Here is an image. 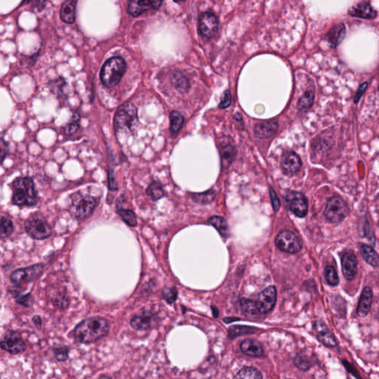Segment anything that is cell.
Segmentation results:
<instances>
[{
	"mask_svg": "<svg viewBox=\"0 0 379 379\" xmlns=\"http://www.w3.org/2000/svg\"><path fill=\"white\" fill-rule=\"evenodd\" d=\"M108 321L102 317H91L81 321L73 330V336L78 342L91 344L106 336L109 332Z\"/></svg>",
	"mask_w": 379,
	"mask_h": 379,
	"instance_id": "obj_1",
	"label": "cell"
},
{
	"mask_svg": "<svg viewBox=\"0 0 379 379\" xmlns=\"http://www.w3.org/2000/svg\"><path fill=\"white\" fill-rule=\"evenodd\" d=\"M11 188L12 202L14 205L32 207L37 204L39 198L32 178L17 177L13 182Z\"/></svg>",
	"mask_w": 379,
	"mask_h": 379,
	"instance_id": "obj_2",
	"label": "cell"
},
{
	"mask_svg": "<svg viewBox=\"0 0 379 379\" xmlns=\"http://www.w3.org/2000/svg\"><path fill=\"white\" fill-rule=\"evenodd\" d=\"M126 63L120 57H112L102 66L101 70V81L105 86L113 88L120 83L126 71Z\"/></svg>",
	"mask_w": 379,
	"mask_h": 379,
	"instance_id": "obj_3",
	"label": "cell"
},
{
	"mask_svg": "<svg viewBox=\"0 0 379 379\" xmlns=\"http://www.w3.org/2000/svg\"><path fill=\"white\" fill-rule=\"evenodd\" d=\"M97 205V201L90 195L75 193L72 196L70 213L79 221L89 218Z\"/></svg>",
	"mask_w": 379,
	"mask_h": 379,
	"instance_id": "obj_4",
	"label": "cell"
},
{
	"mask_svg": "<svg viewBox=\"0 0 379 379\" xmlns=\"http://www.w3.org/2000/svg\"><path fill=\"white\" fill-rule=\"evenodd\" d=\"M137 121V108L133 104L126 102L117 110L114 126L117 131L131 130Z\"/></svg>",
	"mask_w": 379,
	"mask_h": 379,
	"instance_id": "obj_5",
	"label": "cell"
},
{
	"mask_svg": "<svg viewBox=\"0 0 379 379\" xmlns=\"http://www.w3.org/2000/svg\"><path fill=\"white\" fill-rule=\"evenodd\" d=\"M25 227L29 236L36 240L48 239L52 233L46 220L40 214H33L26 220Z\"/></svg>",
	"mask_w": 379,
	"mask_h": 379,
	"instance_id": "obj_6",
	"label": "cell"
},
{
	"mask_svg": "<svg viewBox=\"0 0 379 379\" xmlns=\"http://www.w3.org/2000/svg\"><path fill=\"white\" fill-rule=\"evenodd\" d=\"M324 214L329 221L336 224L343 221L347 217L349 208L340 196H332L327 200Z\"/></svg>",
	"mask_w": 379,
	"mask_h": 379,
	"instance_id": "obj_7",
	"label": "cell"
},
{
	"mask_svg": "<svg viewBox=\"0 0 379 379\" xmlns=\"http://www.w3.org/2000/svg\"><path fill=\"white\" fill-rule=\"evenodd\" d=\"M286 207L299 218L306 217L308 212V202L306 196L300 192H287L284 196Z\"/></svg>",
	"mask_w": 379,
	"mask_h": 379,
	"instance_id": "obj_8",
	"label": "cell"
},
{
	"mask_svg": "<svg viewBox=\"0 0 379 379\" xmlns=\"http://www.w3.org/2000/svg\"><path fill=\"white\" fill-rule=\"evenodd\" d=\"M43 270L44 264L39 263L25 268L17 269L13 272L10 279L14 284H26L39 278L43 273Z\"/></svg>",
	"mask_w": 379,
	"mask_h": 379,
	"instance_id": "obj_9",
	"label": "cell"
},
{
	"mask_svg": "<svg viewBox=\"0 0 379 379\" xmlns=\"http://www.w3.org/2000/svg\"><path fill=\"white\" fill-rule=\"evenodd\" d=\"M276 245L280 251L288 253H296L302 250V241L299 237L289 230H284L279 233L276 238Z\"/></svg>",
	"mask_w": 379,
	"mask_h": 379,
	"instance_id": "obj_10",
	"label": "cell"
},
{
	"mask_svg": "<svg viewBox=\"0 0 379 379\" xmlns=\"http://www.w3.org/2000/svg\"><path fill=\"white\" fill-rule=\"evenodd\" d=\"M0 347L11 355H17L24 352L27 346L18 332L11 330L0 341Z\"/></svg>",
	"mask_w": 379,
	"mask_h": 379,
	"instance_id": "obj_11",
	"label": "cell"
},
{
	"mask_svg": "<svg viewBox=\"0 0 379 379\" xmlns=\"http://www.w3.org/2000/svg\"><path fill=\"white\" fill-rule=\"evenodd\" d=\"M219 20L215 14L205 12L201 14L199 19V33L204 37H214L218 32Z\"/></svg>",
	"mask_w": 379,
	"mask_h": 379,
	"instance_id": "obj_12",
	"label": "cell"
},
{
	"mask_svg": "<svg viewBox=\"0 0 379 379\" xmlns=\"http://www.w3.org/2000/svg\"><path fill=\"white\" fill-rule=\"evenodd\" d=\"M276 299H277V293H276V287L273 286L267 287L260 293L258 294V299L255 301V305L260 314L262 315L271 311L276 305Z\"/></svg>",
	"mask_w": 379,
	"mask_h": 379,
	"instance_id": "obj_13",
	"label": "cell"
},
{
	"mask_svg": "<svg viewBox=\"0 0 379 379\" xmlns=\"http://www.w3.org/2000/svg\"><path fill=\"white\" fill-rule=\"evenodd\" d=\"M162 3V0H130L127 11L132 17H138L148 11L157 10Z\"/></svg>",
	"mask_w": 379,
	"mask_h": 379,
	"instance_id": "obj_14",
	"label": "cell"
},
{
	"mask_svg": "<svg viewBox=\"0 0 379 379\" xmlns=\"http://www.w3.org/2000/svg\"><path fill=\"white\" fill-rule=\"evenodd\" d=\"M302 162L300 157L293 151H287L284 153L282 156V171L287 176H294L300 171Z\"/></svg>",
	"mask_w": 379,
	"mask_h": 379,
	"instance_id": "obj_15",
	"label": "cell"
},
{
	"mask_svg": "<svg viewBox=\"0 0 379 379\" xmlns=\"http://www.w3.org/2000/svg\"><path fill=\"white\" fill-rule=\"evenodd\" d=\"M157 324V316L151 311H144L142 314H136L132 318L130 325L136 330H149L155 327Z\"/></svg>",
	"mask_w": 379,
	"mask_h": 379,
	"instance_id": "obj_16",
	"label": "cell"
},
{
	"mask_svg": "<svg viewBox=\"0 0 379 379\" xmlns=\"http://www.w3.org/2000/svg\"><path fill=\"white\" fill-rule=\"evenodd\" d=\"M348 14L352 17L361 19H368V20L376 18V16H377V12H376V10L371 6L368 2H366V1L360 2L356 5H354L350 9H349Z\"/></svg>",
	"mask_w": 379,
	"mask_h": 379,
	"instance_id": "obj_17",
	"label": "cell"
},
{
	"mask_svg": "<svg viewBox=\"0 0 379 379\" xmlns=\"http://www.w3.org/2000/svg\"><path fill=\"white\" fill-rule=\"evenodd\" d=\"M314 330H315L316 336L323 345L330 347H333L337 345L336 339L330 333L328 327L322 321H316L314 324Z\"/></svg>",
	"mask_w": 379,
	"mask_h": 379,
	"instance_id": "obj_18",
	"label": "cell"
},
{
	"mask_svg": "<svg viewBox=\"0 0 379 379\" xmlns=\"http://www.w3.org/2000/svg\"><path fill=\"white\" fill-rule=\"evenodd\" d=\"M342 266L345 279L351 280L355 277L357 273V260L353 253L346 252L344 253L342 258Z\"/></svg>",
	"mask_w": 379,
	"mask_h": 379,
	"instance_id": "obj_19",
	"label": "cell"
},
{
	"mask_svg": "<svg viewBox=\"0 0 379 379\" xmlns=\"http://www.w3.org/2000/svg\"><path fill=\"white\" fill-rule=\"evenodd\" d=\"M279 125L277 122L270 121L261 122L255 125L254 127V133L258 139H267L273 136L277 131Z\"/></svg>",
	"mask_w": 379,
	"mask_h": 379,
	"instance_id": "obj_20",
	"label": "cell"
},
{
	"mask_svg": "<svg viewBox=\"0 0 379 379\" xmlns=\"http://www.w3.org/2000/svg\"><path fill=\"white\" fill-rule=\"evenodd\" d=\"M346 36V27L343 23L336 25L326 35V39L331 48H336Z\"/></svg>",
	"mask_w": 379,
	"mask_h": 379,
	"instance_id": "obj_21",
	"label": "cell"
},
{
	"mask_svg": "<svg viewBox=\"0 0 379 379\" xmlns=\"http://www.w3.org/2000/svg\"><path fill=\"white\" fill-rule=\"evenodd\" d=\"M373 301V293L370 287H366L363 290L360 298L359 303L357 309V314L359 316L364 317L370 312Z\"/></svg>",
	"mask_w": 379,
	"mask_h": 379,
	"instance_id": "obj_22",
	"label": "cell"
},
{
	"mask_svg": "<svg viewBox=\"0 0 379 379\" xmlns=\"http://www.w3.org/2000/svg\"><path fill=\"white\" fill-rule=\"evenodd\" d=\"M76 2L77 0H65L62 5L60 17L63 21L67 24L74 23Z\"/></svg>",
	"mask_w": 379,
	"mask_h": 379,
	"instance_id": "obj_23",
	"label": "cell"
},
{
	"mask_svg": "<svg viewBox=\"0 0 379 379\" xmlns=\"http://www.w3.org/2000/svg\"><path fill=\"white\" fill-rule=\"evenodd\" d=\"M241 349L247 355L261 356L264 353V349L261 344L253 339H246L241 344Z\"/></svg>",
	"mask_w": 379,
	"mask_h": 379,
	"instance_id": "obj_24",
	"label": "cell"
},
{
	"mask_svg": "<svg viewBox=\"0 0 379 379\" xmlns=\"http://www.w3.org/2000/svg\"><path fill=\"white\" fill-rule=\"evenodd\" d=\"M221 161H222V165L224 168H227L233 162L235 157H236V149L233 145L230 143L225 144L221 145Z\"/></svg>",
	"mask_w": 379,
	"mask_h": 379,
	"instance_id": "obj_25",
	"label": "cell"
},
{
	"mask_svg": "<svg viewBox=\"0 0 379 379\" xmlns=\"http://www.w3.org/2000/svg\"><path fill=\"white\" fill-rule=\"evenodd\" d=\"M208 222L218 230L221 236L224 238L228 237L230 235V230L225 219L219 216H214L208 220Z\"/></svg>",
	"mask_w": 379,
	"mask_h": 379,
	"instance_id": "obj_26",
	"label": "cell"
},
{
	"mask_svg": "<svg viewBox=\"0 0 379 379\" xmlns=\"http://www.w3.org/2000/svg\"><path fill=\"white\" fill-rule=\"evenodd\" d=\"M171 83L178 91L182 94L188 92L190 88L189 81L180 72H175L172 75Z\"/></svg>",
	"mask_w": 379,
	"mask_h": 379,
	"instance_id": "obj_27",
	"label": "cell"
},
{
	"mask_svg": "<svg viewBox=\"0 0 379 379\" xmlns=\"http://www.w3.org/2000/svg\"><path fill=\"white\" fill-rule=\"evenodd\" d=\"M361 252L366 262L374 267H377L379 266V255L373 248L363 244L361 245Z\"/></svg>",
	"mask_w": 379,
	"mask_h": 379,
	"instance_id": "obj_28",
	"label": "cell"
},
{
	"mask_svg": "<svg viewBox=\"0 0 379 379\" xmlns=\"http://www.w3.org/2000/svg\"><path fill=\"white\" fill-rule=\"evenodd\" d=\"M241 307L243 314L250 318H257L261 315L257 308L255 301L244 299L241 302Z\"/></svg>",
	"mask_w": 379,
	"mask_h": 379,
	"instance_id": "obj_29",
	"label": "cell"
},
{
	"mask_svg": "<svg viewBox=\"0 0 379 379\" xmlns=\"http://www.w3.org/2000/svg\"><path fill=\"white\" fill-rule=\"evenodd\" d=\"M14 230L13 221L6 217H0V239L9 237Z\"/></svg>",
	"mask_w": 379,
	"mask_h": 379,
	"instance_id": "obj_30",
	"label": "cell"
},
{
	"mask_svg": "<svg viewBox=\"0 0 379 379\" xmlns=\"http://www.w3.org/2000/svg\"><path fill=\"white\" fill-rule=\"evenodd\" d=\"M9 292L15 298L16 302L17 303L29 308H32L33 306V303H34V299H33L32 293H27V294L23 295L18 290H14V288L9 290Z\"/></svg>",
	"mask_w": 379,
	"mask_h": 379,
	"instance_id": "obj_31",
	"label": "cell"
},
{
	"mask_svg": "<svg viewBox=\"0 0 379 379\" xmlns=\"http://www.w3.org/2000/svg\"><path fill=\"white\" fill-rule=\"evenodd\" d=\"M216 192L214 190H209L208 191L201 193H193L192 199L196 203L200 205H208L215 199Z\"/></svg>",
	"mask_w": 379,
	"mask_h": 379,
	"instance_id": "obj_32",
	"label": "cell"
},
{
	"mask_svg": "<svg viewBox=\"0 0 379 379\" xmlns=\"http://www.w3.org/2000/svg\"><path fill=\"white\" fill-rule=\"evenodd\" d=\"M257 329L254 327H247V326H234L228 330L229 337L235 339L238 336H245V335L255 333Z\"/></svg>",
	"mask_w": 379,
	"mask_h": 379,
	"instance_id": "obj_33",
	"label": "cell"
},
{
	"mask_svg": "<svg viewBox=\"0 0 379 379\" xmlns=\"http://www.w3.org/2000/svg\"><path fill=\"white\" fill-rule=\"evenodd\" d=\"M235 378L243 379H260L262 378V376L261 373L254 367H245L237 373Z\"/></svg>",
	"mask_w": 379,
	"mask_h": 379,
	"instance_id": "obj_34",
	"label": "cell"
},
{
	"mask_svg": "<svg viewBox=\"0 0 379 379\" xmlns=\"http://www.w3.org/2000/svg\"><path fill=\"white\" fill-rule=\"evenodd\" d=\"M314 102V93L313 91H306L298 102V108L299 111H305L312 107Z\"/></svg>",
	"mask_w": 379,
	"mask_h": 379,
	"instance_id": "obj_35",
	"label": "cell"
},
{
	"mask_svg": "<svg viewBox=\"0 0 379 379\" xmlns=\"http://www.w3.org/2000/svg\"><path fill=\"white\" fill-rule=\"evenodd\" d=\"M184 119L178 111H173L170 115V129L172 133H176L183 126Z\"/></svg>",
	"mask_w": 379,
	"mask_h": 379,
	"instance_id": "obj_36",
	"label": "cell"
},
{
	"mask_svg": "<svg viewBox=\"0 0 379 379\" xmlns=\"http://www.w3.org/2000/svg\"><path fill=\"white\" fill-rule=\"evenodd\" d=\"M147 193L152 198L153 200L157 201L164 196L162 187L158 182H153L147 189Z\"/></svg>",
	"mask_w": 379,
	"mask_h": 379,
	"instance_id": "obj_37",
	"label": "cell"
},
{
	"mask_svg": "<svg viewBox=\"0 0 379 379\" xmlns=\"http://www.w3.org/2000/svg\"><path fill=\"white\" fill-rule=\"evenodd\" d=\"M118 214L121 217L122 220L128 224L130 227H135L137 224V220L134 213L130 210L123 209L120 208L118 210Z\"/></svg>",
	"mask_w": 379,
	"mask_h": 379,
	"instance_id": "obj_38",
	"label": "cell"
},
{
	"mask_svg": "<svg viewBox=\"0 0 379 379\" xmlns=\"http://www.w3.org/2000/svg\"><path fill=\"white\" fill-rule=\"evenodd\" d=\"M325 277L327 283L332 286L339 284V279L336 273V269L333 266H327L325 267Z\"/></svg>",
	"mask_w": 379,
	"mask_h": 379,
	"instance_id": "obj_39",
	"label": "cell"
},
{
	"mask_svg": "<svg viewBox=\"0 0 379 379\" xmlns=\"http://www.w3.org/2000/svg\"><path fill=\"white\" fill-rule=\"evenodd\" d=\"M79 121H80L79 116L78 114L73 115L71 122L64 127V133L67 135L76 133L79 128Z\"/></svg>",
	"mask_w": 379,
	"mask_h": 379,
	"instance_id": "obj_40",
	"label": "cell"
},
{
	"mask_svg": "<svg viewBox=\"0 0 379 379\" xmlns=\"http://www.w3.org/2000/svg\"><path fill=\"white\" fill-rule=\"evenodd\" d=\"M178 292L175 287H165L163 290V298L168 304H173L177 299Z\"/></svg>",
	"mask_w": 379,
	"mask_h": 379,
	"instance_id": "obj_41",
	"label": "cell"
},
{
	"mask_svg": "<svg viewBox=\"0 0 379 379\" xmlns=\"http://www.w3.org/2000/svg\"><path fill=\"white\" fill-rule=\"evenodd\" d=\"M54 355L58 361H65L68 358V348L65 346H60L54 347Z\"/></svg>",
	"mask_w": 379,
	"mask_h": 379,
	"instance_id": "obj_42",
	"label": "cell"
},
{
	"mask_svg": "<svg viewBox=\"0 0 379 379\" xmlns=\"http://www.w3.org/2000/svg\"><path fill=\"white\" fill-rule=\"evenodd\" d=\"M64 84H65V82H64V79L63 78H58V79L52 81V82L50 84V88H51V91L54 94H56L57 96H61Z\"/></svg>",
	"mask_w": 379,
	"mask_h": 379,
	"instance_id": "obj_43",
	"label": "cell"
},
{
	"mask_svg": "<svg viewBox=\"0 0 379 379\" xmlns=\"http://www.w3.org/2000/svg\"><path fill=\"white\" fill-rule=\"evenodd\" d=\"M9 151V145L6 141L0 138V164H2Z\"/></svg>",
	"mask_w": 379,
	"mask_h": 379,
	"instance_id": "obj_44",
	"label": "cell"
},
{
	"mask_svg": "<svg viewBox=\"0 0 379 379\" xmlns=\"http://www.w3.org/2000/svg\"><path fill=\"white\" fill-rule=\"evenodd\" d=\"M231 94H230V91H224L223 94L222 96H221V102H220L219 108L221 109H224V108H228L231 104Z\"/></svg>",
	"mask_w": 379,
	"mask_h": 379,
	"instance_id": "obj_45",
	"label": "cell"
},
{
	"mask_svg": "<svg viewBox=\"0 0 379 379\" xmlns=\"http://www.w3.org/2000/svg\"><path fill=\"white\" fill-rule=\"evenodd\" d=\"M54 304L58 308L64 309V308L68 306L69 300L64 295H57V296H55V299H54Z\"/></svg>",
	"mask_w": 379,
	"mask_h": 379,
	"instance_id": "obj_46",
	"label": "cell"
},
{
	"mask_svg": "<svg viewBox=\"0 0 379 379\" xmlns=\"http://www.w3.org/2000/svg\"><path fill=\"white\" fill-rule=\"evenodd\" d=\"M270 199H271L272 206H273V210L275 212H277L280 208V201H279V197H278L277 194L275 192L273 188H270Z\"/></svg>",
	"mask_w": 379,
	"mask_h": 379,
	"instance_id": "obj_47",
	"label": "cell"
},
{
	"mask_svg": "<svg viewBox=\"0 0 379 379\" xmlns=\"http://www.w3.org/2000/svg\"><path fill=\"white\" fill-rule=\"evenodd\" d=\"M295 364L302 370H308L310 368L309 362L300 355H297L295 358Z\"/></svg>",
	"mask_w": 379,
	"mask_h": 379,
	"instance_id": "obj_48",
	"label": "cell"
},
{
	"mask_svg": "<svg viewBox=\"0 0 379 379\" xmlns=\"http://www.w3.org/2000/svg\"><path fill=\"white\" fill-rule=\"evenodd\" d=\"M367 86H368V84H367V82H364L362 85H360L358 91H357L356 94H355V99H354V102H355V103H357V102L360 100V99H361L363 94H364L366 90H367Z\"/></svg>",
	"mask_w": 379,
	"mask_h": 379,
	"instance_id": "obj_49",
	"label": "cell"
},
{
	"mask_svg": "<svg viewBox=\"0 0 379 379\" xmlns=\"http://www.w3.org/2000/svg\"><path fill=\"white\" fill-rule=\"evenodd\" d=\"M46 3L47 0H33V7L36 11L41 12V11H43Z\"/></svg>",
	"mask_w": 379,
	"mask_h": 379,
	"instance_id": "obj_50",
	"label": "cell"
},
{
	"mask_svg": "<svg viewBox=\"0 0 379 379\" xmlns=\"http://www.w3.org/2000/svg\"><path fill=\"white\" fill-rule=\"evenodd\" d=\"M108 183H109V188L111 190H117L118 189L117 188V183L116 182L115 177H114V173L112 171L109 172V176H108Z\"/></svg>",
	"mask_w": 379,
	"mask_h": 379,
	"instance_id": "obj_51",
	"label": "cell"
},
{
	"mask_svg": "<svg viewBox=\"0 0 379 379\" xmlns=\"http://www.w3.org/2000/svg\"><path fill=\"white\" fill-rule=\"evenodd\" d=\"M32 321H33L34 325L36 326V327H37L39 330H41V329H42V318H41L39 316H33V318H32Z\"/></svg>",
	"mask_w": 379,
	"mask_h": 379,
	"instance_id": "obj_52",
	"label": "cell"
},
{
	"mask_svg": "<svg viewBox=\"0 0 379 379\" xmlns=\"http://www.w3.org/2000/svg\"><path fill=\"white\" fill-rule=\"evenodd\" d=\"M213 314H214V317L217 318L219 316V311L217 308L215 307H212Z\"/></svg>",
	"mask_w": 379,
	"mask_h": 379,
	"instance_id": "obj_53",
	"label": "cell"
},
{
	"mask_svg": "<svg viewBox=\"0 0 379 379\" xmlns=\"http://www.w3.org/2000/svg\"><path fill=\"white\" fill-rule=\"evenodd\" d=\"M174 2H180V1H185V0H173Z\"/></svg>",
	"mask_w": 379,
	"mask_h": 379,
	"instance_id": "obj_54",
	"label": "cell"
},
{
	"mask_svg": "<svg viewBox=\"0 0 379 379\" xmlns=\"http://www.w3.org/2000/svg\"><path fill=\"white\" fill-rule=\"evenodd\" d=\"M0 378H1V376H0Z\"/></svg>",
	"mask_w": 379,
	"mask_h": 379,
	"instance_id": "obj_55",
	"label": "cell"
}]
</instances>
